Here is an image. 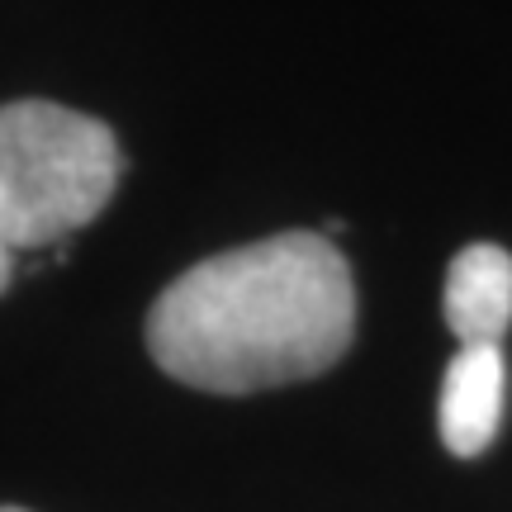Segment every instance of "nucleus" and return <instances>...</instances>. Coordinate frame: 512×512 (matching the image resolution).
Listing matches in <instances>:
<instances>
[{"mask_svg": "<svg viewBox=\"0 0 512 512\" xmlns=\"http://www.w3.org/2000/svg\"><path fill=\"white\" fill-rule=\"evenodd\" d=\"M356 337L347 256L323 233H275L204 256L147 313V351L204 394H261L332 370Z\"/></svg>", "mask_w": 512, "mask_h": 512, "instance_id": "nucleus-1", "label": "nucleus"}, {"mask_svg": "<svg viewBox=\"0 0 512 512\" xmlns=\"http://www.w3.org/2000/svg\"><path fill=\"white\" fill-rule=\"evenodd\" d=\"M119 138L53 100L0 105V242L34 252L72 238L114 200Z\"/></svg>", "mask_w": 512, "mask_h": 512, "instance_id": "nucleus-2", "label": "nucleus"}, {"mask_svg": "<svg viewBox=\"0 0 512 512\" xmlns=\"http://www.w3.org/2000/svg\"><path fill=\"white\" fill-rule=\"evenodd\" d=\"M503 384H508V366L498 347H460L451 356L437 403L441 441L451 456L475 460L494 446L503 422Z\"/></svg>", "mask_w": 512, "mask_h": 512, "instance_id": "nucleus-3", "label": "nucleus"}, {"mask_svg": "<svg viewBox=\"0 0 512 512\" xmlns=\"http://www.w3.org/2000/svg\"><path fill=\"white\" fill-rule=\"evenodd\" d=\"M512 323V252L470 242L446 271V328L460 347H498Z\"/></svg>", "mask_w": 512, "mask_h": 512, "instance_id": "nucleus-4", "label": "nucleus"}, {"mask_svg": "<svg viewBox=\"0 0 512 512\" xmlns=\"http://www.w3.org/2000/svg\"><path fill=\"white\" fill-rule=\"evenodd\" d=\"M10 275H15V252L0 242V294L10 290Z\"/></svg>", "mask_w": 512, "mask_h": 512, "instance_id": "nucleus-5", "label": "nucleus"}, {"mask_svg": "<svg viewBox=\"0 0 512 512\" xmlns=\"http://www.w3.org/2000/svg\"><path fill=\"white\" fill-rule=\"evenodd\" d=\"M0 512H29V508H0Z\"/></svg>", "mask_w": 512, "mask_h": 512, "instance_id": "nucleus-6", "label": "nucleus"}]
</instances>
